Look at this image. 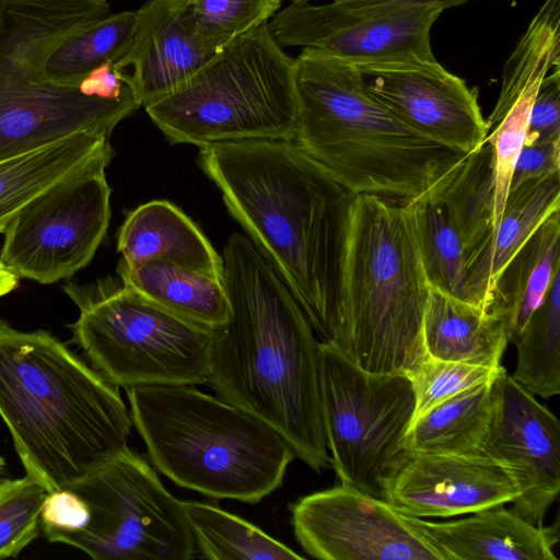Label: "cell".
Wrapping results in <instances>:
<instances>
[{"mask_svg": "<svg viewBox=\"0 0 560 560\" xmlns=\"http://www.w3.org/2000/svg\"><path fill=\"white\" fill-rule=\"evenodd\" d=\"M517 362L511 375L532 394H560V272L514 343Z\"/></svg>", "mask_w": 560, "mask_h": 560, "instance_id": "31", "label": "cell"}, {"mask_svg": "<svg viewBox=\"0 0 560 560\" xmlns=\"http://www.w3.org/2000/svg\"><path fill=\"white\" fill-rule=\"evenodd\" d=\"M439 197L456 225L465 256L493 235L494 183L486 142L465 156Z\"/></svg>", "mask_w": 560, "mask_h": 560, "instance_id": "30", "label": "cell"}, {"mask_svg": "<svg viewBox=\"0 0 560 560\" xmlns=\"http://www.w3.org/2000/svg\"><path fill=\"white\" fill-rule=\"evenodd\" d=\"M520 492L506 471L487 457L407 452L384 500L417 517H451L512 503Z\"/></svg>", "mask_w": 560, "mask_h": 560, "instance_id": "16", "label": "cell"}, {"mask_svg": "<svg viewBox=\"0 0 560 560\" xmlns=\"http://www.w3.org/2000/svg\"><path fill=\"white\" fill-rule=\"evenodd\" d=\"M144 109L173 144L293 141L294 59L262 24L220 48L183 85Z\"/></svg>", "mask_w": 560, "mask_h": 560, "instance_id": "7", "label": "cell"}, {"mask_svg": "<svg viewBox=\"0 0 560 560\" xmlns=\"http://www.w3.org/2000/svg\"><path fill=\"white\" fill-rule=\"evenodd\" d=\"M409 520L448 556L450 560H557L558 521L535 525L504 504L453 522Z\"/></svg>", "mask_w": 560, "mask_h": 560, "instance_id": "19", "label": "cell"}, {"mask_svg": "<svg viewBox=\"0 0 560 560\" xmlns=\"http://www.w3.org/2000/svg\"><path fill=\"white\" fill-rule=\"evenodd\" d=\"M113 156L109 136L80 131L0 161V233L38 195Z\"/></svg>", "mask_w": 560, "mask_h": 560, "instance_id": "21", "label": "cell"}, {"mask_svg": "<svg viewBox=\"0 0 560 560\" xmlns=\"http://www.w3.org/2000/svg\"><path fill=\"white\" fill-rule=\"evenodd\" d=\"M202 557L212 560H291L304 557L254 524L219 506L182 501Z\"/></svg>", "mask_w": 560, "mask_h": 560, "instance_id": "28", "label": "cell"}, {"mask_svg": "<svg viewBox=\"0 0 560 560\" xmlns=\"http://www.w3.org/2000/svg\"><path fill=\"white\" fill-rule=\"evenodd\" d=\"M136 11H124L91 21L61 38L45 58L40 75L48 83L79 86L96 67L116 62L127 51Z\"/></svg>", "mask_w": 560, "mask_h": 560, "instance_id": "27", "label": "cell"}, {"mask_svg": "<svg viewBox=\"0 0 560 560\" xmlns=\"http://www.w3.org/2000/svg\"><path fill=\"white\" fill-rule=\"evenodd\" d=\"M293 141L351 195L440 196L467 154L416 131L364 88L355 65L316 48L294 58Z\"/></svg>", "mask_w": 560, "mask_h": 560, "instance_id": "4", "label": "cell"}, {"mask_svg": "<svg viewBox=\"0 0 560 560\" xmlns=\"http://www.w3.org/2000/svg\"><path fill=\"white\" fill-rule=\"evenodd\" d=\"M294 536L322 560H450L443 549L383 499L340 483L290 506Z\"/></svg>", "mask_w": 560, "mask_h": 560, "instance_id": "13", "label": "cell"}, {"mask_svg": "<svg viewBox=\"0 0 560 560\" xmlns=\"http://www.w3.org/2000/svg\"><path fill=\"white\" fill-rule=\"evenodd\" d=\"M80 308L72 341L91 366L125 389L208 382L213 329L178 316L119 281L68 283Z\"/></svg>", "mask_w": 560, "mask_h": 560, "instance_id": "8", "label": "cell"}, {"mask_svg": "<svg viewBox=\"0 0 560 560\" xmlns=\"http://www.w3.org/2000/svg\"><path fill=\"white\" fill-rule=\"evenodd\" d=\"M395 1L398 0H334V2L351 9L373 8L393 3Z\"/></svg>", "mask_w": 560, "mask_h": 560, "instance_id": "41", "label": "cell"}, {"mask_svg": "<svg viewBox=\"0 0 560 560\" xmlns=\"http://www.w3.org/2000/svg\"><path fill=\"white\" fill-rule=\"evenodd\" d=\"M228 319L213 329L208 384L259 418L316 472L331 468L322 416L320 341L270 261L241 233L223 248Z\"/></svg>", "mask_w": 560, "mask_h": 560, "instance_id": "1", "label": "cell"}, {"mask_svg": "<svg viewBox=\"0 0 560 560\" xmlns=\"http://www.w3.org/2000/svg\"><path fill=\"white\" fill-rule=\"evenodd\" d=\"M560 209L559 174L527 180L509 190L494 234L465 256L470 291L485 308L493 282L504 265L541 222Z\"/></svg>", "mask_w": 560, "mask_h": 560, "instance_id": "23", "label": "cell"}, {"mask_svg": "<svg viewBox=\"0 0 560 560\" xmlns=\"http://www.w3.org/2000/svg\"><path fill=\"white\" fill-rule=\"evenodd\" d=\"M425 354L432 359L498 368L509 343L501 318L430 287L422 320Z\"/></svg>", "mask_w": 560, "mask_h": 560, "instance_id": "24", "label": "cell"}, {"mask_svg": "<svg viewBox=\"0 0 560 560\" xmlns=\"http://www.w3.org/2000/svg\"><path fill=\"white\" fill-rule=\"evenodd\" d=\"M322 416L340 483L384 500L405 458L415 394L405 374H375L320 342Z\"/></svg>", "mask_w": 560, "mask_h": 560, "instance_id": "9", "label": "cell"}, {"mask_svg": "<svg viewBox=\"0 0 560 560\" xmlns=\"http://www.w3.org/2000/svg\"><path fill=\"white\" fill-rule=\"evenodd\" d=\"M311 0H291L292 3H306V2H310Z\"/></svg>", "mask_w": 560, "mask_h": 560, "instance_id": "43", "label": "cell"}, {"mask_svg": "<svg viewBox=\"0 0 560 560\" xmlns=\"http://www.w3.org/2000/svg\"><path fill=\"white\" fill-rule=\"evenodd\" d=\"M86 518L84 501L65 487L47 494L40 511V530L48 541L56 542L59 536L82 528Z\"/></svg>", "mask_w": 560, "mask_h": 560, "instance_id": "36", "label": "cell"}, {"mask_svg": "<svg viewBox=\"0 0 560 560\" xmlns=\"http://www.w3.org/2000/svg\"><path fill=\"white\" fill-rule=\"evenodd\" d=\"M494 380L445 399L412 421L407 433V448L423 453L479 455L495 404Z\"/></svg>", "mask_w": 560, "mask_h": 560, "instance_id": "26", "label": "cell"}, {"mask_svg": "<svg viewBox=\"0 0 560 560\" xmlns=\"http://www.w3.org/2000/svg\"><path fill=\"white\" fill-rule=\"evenodd\" d=\"M443 11L431 3L351 9L291 2L268 28L281 47H312L353 65L432 60L431 28Z\"/></svg>", "mask_w": 560, "mask_h": 560, "instance_id": "12", "label": "cell"}, {"mask_svg": "<svg viewBox=\"0 0 560 560\" xmlns=\"http://www.w3.org/2000/svg\"><path fill=\"white\" fill-rule=\"evenodd\" d=\"M19 285V277L0 259V298Z\"/></svg>", "mask_w": 560, "mask_h": 560, "instance_id": "39", "label": "cell"}, {"mask_svg": "<svg viewBox=\"0 0 560 560\" xmlns=\"http://www.w3.org/2000/svg\"><path fill=\"white\" fill-rule=\"evenodd\" d=\"M5 468H7L5 459L0 455V478L4 474Z\"/></svg>", "mask_w": 560, "mask_h": 560, "instance_id": "42", "label": "cell"}, {"mask_svg": "<svg viewBox=\"0 0 560 560\" xmlns=\"http://www.w3.org/2000/svg\"><path fill=\"white\" fill-rule=\"evenodd\" d=\"M365 90L416 131L468 154L488 133L475 89L436 59L355 65Z\"/></svg>", "mask_w": 560, "mask_h": 560, "instance_id": "15", "label": "cell"}, {"mask_svg": "<svg viewBox=\"0 0 560 560\" xmlns=\"http://www.w3.org/2000/svg\"><path fill=\"white\" fill-rule=\"evenodd\" d=\"M198 164L270 261L322 343L336 339V284L352 195L294 141L200 148Z\"/></svg>", "mask_w": 560, "mask_h": 560, "instance_id": "2", "label": "cell"}, {"mask_svg": "<svg viewBox=\"0 0 560 560\" xmlns=\"http://www.w3.org/2000/svg\"><path fill=\"white\" fill-rule=\"evenodd\" d=\"M114 63L106 61L92 70L80 82V91L89 96L112 101L133 93Z\"/></svg>", "mask_w": 560, "mask_h": 560, "instance_id": "38", "label": "cell"}, {"mask_svg": "<svg viewBox=\"0 0 560 560\" xmlns=\"http://www.w3.org/2000/svg\"><path fill=\"white\" fill-rule=\"evenodd\" d=\"M560 140L534 145H523L515 161L509 190L521 184L559 174Z\"/></svg>", "mask_w": 560, "mask_h": 560, "instance_id": "37", "label": "cell"}, {"mask_svg": "<svg viewBox=\"0 0 560 560\" xmlns=\"http://www.w3.org/2000/svg\"><path fill=\"white\" fill-rule=\"evenodd\" d=\"M495 404L479 455L502 467L520 494L512 510L535 525L560 491V424L535 395L502 366Z\"/></svg>", "mask_w": 560, "mask_h": 560, "instance_id": "14", "label": "cell"}, {"mask_svg": "<svg viewBox=\"0 0 560 560\" xmlns=\"http://www.w3.org/2000/svg\"><path fill=\"white\" fill-rule=\"evenodd\" d=\"M186 0H150L136 11L130 45L114 65L141 106L177 90L217 52Z\"/></svg>", "mask_w": 560, "mask_h": 560, "instance_id": "17", "label": "cell"}, {"mask_svg": "<svg viewBox=\"0 0 560 560\" xmlns=\"http://www.w3.org/2000/svg\"><path fill=\"white\" fill-rule=\"evenodd\" d=\"M118 265L136 268L161 260L223 282L222 257L179 208L152 200L128 212L118 232Z\"/></svg>", "mask_w": 560, "mask_h": 560, "instance_id": "20", "label": "cell"}, {"mask_svg": "<svg viewBox=\"0 0 560 560\" xmlns=\"http://www.w3.org/2000/svg\"><path fill=\"white\" fill-rule=\"evenodd\" d=\"M108 13L106 0H0V91L43 80L51 48Z\"/></svg>", "mask_w": 560, "mask_h": 560, "instance_id": "18", "label": "cell"}, {"mask_svg": "<svg viewBox=\"0 0 560 560\" xmlns=\"http://www.w3.org/2000/svg\"><path fill=\"white\" fill-rule=\"evenodd\" d=\"M67 488L85 503L82 528L56 542L96 560H188L195 540L182 501L153 468L129 448L83 475Z\"/></svg>", "mask_w": 560, "mask_h": 560, "instance_id": "10", "label": "cell"}, {"mask_svg": "<svg viewBox=\"0 0 560 560\" xmlns=\"http://www.w3.org/2000/svg\"><path fill=\"white\" fill-rule=\"evenodd\" d=\"M469 0H398L393 3L384 4V5H400V4H438L443 10L465 3Z\"/></svg>", "mask_w": 560, "mask_h": 560, "instance_id": "40", "label": "cell"}, {"mask_svg": "<svg viewBox=\"0 0 560 560\" xmlns=\"http://www.w3.org/2000/svg\"><path fill=\"white\" fill-rule=\"evenodd\" d=\"M411 203L352 195L336 284L337 350L375 374H407L427 354L429 295Z\"/></svg>", "mask_w": 560, "mask_h": 560, "instance_id": "5", "label": "cell"}, {"mask_svg": "<svg viewBox=\"0 0 560 560\" xmlns=\"http://www.w3.org/2000/svg\"><path fill=\"white\" fill-rule=\"evenodd\" d=\"M202 37L217 50L279 11L281 0H186Z\"/></svg>", "mask_w": 560, "mask_h": 560, "instance_id": "33", "label": "cell"}, {"mask_svg": "<svg viewBox=\"0 0 560 560\" xmlns=\"http://www.w3.org/2000/svg\"><path fill=\"white\" fill-rule=\"evenodd\" d=\"M0 417L27 475L62 489L128 448L116 385L45 330L0 318Z\"/></svg>", "mask_w": 560, "mask_h": 560, "instance_id": "3", "label": "cell"}, {"mask_svg": "<svg viewBox=\"0 0 560 560\" xmlns=\"http://www.w3.org/2000/svg\"><path fill=\"white\" fill-rule=\"evenodd\" d=\"M48 493L27 474L19 479H0V559L18 557L38 536Z\"/></svg>", "mask_w": 560, "mask_h": 560, "instance_id": "32", "label": "cell"}, {"mask_svg": "<svg viewBox=\"0 0 560 560\" xmlns=\"http://www.w3.org/2000/svg\"><path fill=\"white\" fill-rule=\"evenodd\" d=\"M560 272V212L549 214L497 276L485 310L515 343Z\"/></svg>", "mask_w": 560, "mask_h": 560, "instance_id": "22", "label": "cell"}, {"mask_svg": "<svg viewBox=\"0 0 560 560\" xmlns=\"http://www.w3.org/2000/svg\"><path fill=\"white\" fill-rule=\"evenodd\" d=\"M501 368L502 365L488 368L443 361L427 355L406 374L411 383L416 401L412 421L463 390L492 382Z\"/></svg>", "mask_w": 560, "mask_h": 560, "instance_id": "34", "label": "cell"}, {"mask_svg": "<svg viewBox=\"0 0 560 560\" xmlns=\"http://www.w3.org/2000/svg\"><path fill=\"white\" fill-rule=\"evenodd\" d=\"M126 392L150 459L179 487L257 503L281 487L295 458L289 442L268 423L195 385Z\"/></svg>", "mask_w": 560, "mask_h": 560, "instance_id": "6", "label": "cell"}, {"mask_svg": "<svg viewBox=\"0 0 560 560\" xmlns=\"http://www.w3.org/2000/svg\"><path fill=\"white\" fill-rule=\"evenodd\" d=\"M117 272L127 287L190 322L215 329L228 319L222 281L161 260L131 269L118 265Z\"/></svg>", "mask_w": 560, "mask_h": 560, "instance_id": "25", "label": "cell"}, {"mask_svg": "<svg viewBox=\"0 0 560 560\" xmlns=\"http://www.w3.org/2000/svg\"><path fill=\"white\" fill-rule=\"evenodd\" d=\"M96 163L48 188L9 223L0 259L20 278L49 284L84 268L110 219V187Z\"/></svg>", "mask_w": 560, "mask_h": 560, "instance_id": "11", "label": "cell"}, {"mask_svg": "<svg viewBox=\"0 0 560 560\" xmlns=\"http://www.w3.org/2000/svg\"><path fill=\"white\" fill-rule=\"evenodd\" d=\"M411 206L429 285L451 298L478 305L468 282L464 246L445 203L434 196Z\"/></svg>", "mask_w": 560, "mask_h": 560, "instance_id": "29", "label": "cell"}, {"mask_svg": "<svg viewBox=\"0 0 560 560\" xmlns=\"http://www.w3.org/2000/svg\"><path fill=\"white\" fill-rule=\"evenodd\" d=\"M560 140V67L541 80L535 95L524 145Z\"/></svg>", "mask_w": 560, "mask_h": 560, "instance_id": "35", "label": "cell"}]
</instances>
